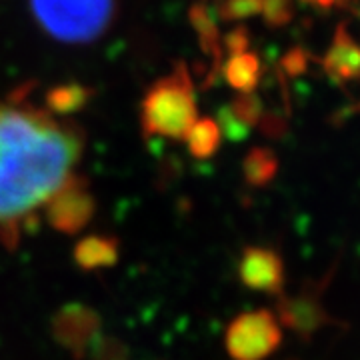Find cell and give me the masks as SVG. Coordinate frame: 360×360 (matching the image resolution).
<instances>
[{
    "instance_id": "cell-15",
    "label": "cell",
    "mask_w": 360,
    "mask_h": 360,
    "mask_svg": "<svg viewBox=\"0 0 360 360\" xmlns=\"http://www.w3.org/2000/svg\"><path fill=\"white\" fill-rule=\"evenodd\" d=\"M264 14L270 25L283 26L292 18L290 0H264Z\"/></svg>"
},
{
    "instance_id": "cell-13",
    "label": "cell",
    "mask_w": 360,
    "mask_h": 360,
    "mask_svg": "<svg viewBox=\"0 0 360 360\" xmlns=\"http://www.w3.org/2000/svg\"><path fill=\"white\" fill-rule=\"evenodd\" d=\"M258 78V63L255 56L246 54L231 63V80L240 89H252Z\"/></svg>"
},
{
    "instance_id": "cell-17",
    "label": "cell",
    "mask_w": 360,
    "mask_h": 360,
    "mask_svg": "<svg viewBox=\"0 0 360 360\" xmlns=\"http://www.w3.org/2000/svg\"><path fill=\"white\" fill-rule=\"evenodd\" d=\"M312 2H316V4H319V6H322V8H330L336 0H312Z\"/></svg>"
},
{
    "instance_id": "cell-9",
    "label": "cell",
    "mask_w": 360,
    "mask_h": 360,
    "mask_svg": "<svg viewBox=\"0 0 360 360\" xmlns=\"http://www.w3.org/2000/svg\"><path fill=\"white\" fill-rule=\"evenodd\" d=\"M324 68L336 82L360 78V44L350 37L347 26H338L330 51L324 56Z\"/></svg>"
},
{
    "instance_id": "cell-5",
    "label": "cell",
    "mask_w": 360,
    "mask_h": 360,
    "mask_svg": "<svg viewBox=\"0 0 360 360\" xmlns=\"http://www.w3.org/2000/svg\"><path fill=\"white\" fill-rule=\"evenodd\" d=\"M94 196L90 194V186L82 174H78L66 184L60 193L51 198V202L44 206V217L54 231L63 234H77L86 229L94 217Z\"/></svg>"
},
{
    "instance_id": "cell-2",
    "label": "cell",
    "mask_w": 360,
    "mask_h": 360,
    "mask_svg": "<svg viewBox=\"0 0 360 360\" xmlns=\"http://www.w3.org/2000/svg\"><path fill=\"white\" fill-rule=\"evenodd\" d=\"M30 8L52 39L92 42L112 22L116 0H30Z\"/></svg>"
},
{
    "instance_id": "cell-18",
    "label": "cell",
    "mask_w": 360,
    "mask_h": 360,
    "mask_svg": "<svg viewBox=\"0 0 360 360\" xmlns=\"http://www.w3.org/2000/svg\"><path fill=\"white\" fill-rule=\"evenodd\" d=\"M302 2H312V0H302Z\"/></svg>"
},
{
    "instance_id": "cell-12",
    "label": "cell",
    "mask_w": 360,
    "mask_h": 360,
    "mask_svg": "<svg viewBox=\"0 0 360 360\" xmlns=\"http://www.w3.org/2000/svg\"><path fill=\"white\" fill-rule=\"evenodd\" d=\"M219 146V130L210 122H202L200 127H194L191 132V150L194 156H210Z\"/></svg>"
},
{
    "instance_id": "cell-14",
    "label": "cell",
    "mask_w": 360,
    "mask_h": 360,
    "mask_svg": "<svg viewBox=\"0 0 360 360\" xmlns=\"http://www.w3.org/2000/svg\"><path fill=\"white\" fill-rule=\"evenodd\" d=\"M90 360H129V348L112 336L96 338L90 347Z\"/></svg>"
},
{
    "instance_id": "cell-6",
    "label": "cell",
    "mask_w": 360,
    "mask_h": 360,
    "mask_svg": "<svg viewBox=\"0 0 360 360\" xmlns=\"http://www.w3.org/2000/svg\"><path fill=\"white\" fill-rule=\"evenodd\" d=\"M101 319L89 307L68 304L60 309L52 319V333L56 342L66 348L75 359H82L98 338Z\"/></svg>"
},
{
    "instance_id": "cell-7",
    "label": "cell",
    "mask_w": 360,
    "mask_h": 360,
    "mask_svg": "<svg viewBox=\"0 0 360 360\" xmlns=\"http://www.w3.org/2000/svg\"><path fill=\"white\" fill-rule=\"evenodd\" d=\"M238 276L245 286L281 296L284 288V262L281 255L264 246H246L238 262Z\"/></svg>"
},
{
    "instance_id": "cell-10",
    "label": "cell",
    "mask_w": 360,
    "mask_h": 360,
    "mask_svg": "<svg viewBox=\"0 0 360 360\" xmlns=\"http://www.w3.org/2000/svg\"><path fill=\"white\" fill-rule=\"evenodd\" d=\"M120 255V246L115 236H104V234H90L78 240L75 246V262L78 269L82 270H101L108 269L116 264Z\"/></svg>"
},
{
    "instance_id": "cell-3",
    "label": "cell",
    "mask_w": 360,
    "mask_h": 360,
    "mask_svg": "<svg viewBox=\"0 0 360 360\" xmlns=\"http://www.w3.org/2000/svg\"><path fill=\"white\" fill-rule=\"evenodd\" d=\"M283 326L270 310L243 312L231 322L224 347L232 360H266L281 347Z\"/></svg>"
},
{
    "instance_id": "cell-4",
    "label": "cell",
    "mask_w": 360,
    "mask_h": 360,
    "mask_svg": "<svg viewBox=\"0 0 360 360\" xmlns=\"http://www.w3.org/2000/svg\"><path fill=\"white\" fill-rule=\"evenodd\" d=\"M146 130L160 136H184L194 124V104L182 82L168 80L150 92L144 106Z\"/></svg>"
},
{
    "instance_id": "cell-1",
    "label": "cell",
    "mask_w": 360,
    "mask_h": 360,
    "mask_svg": "<svg viewBox=\"0 0 360 360\" xmlns=\"http://www.w3.org/2000/svg\"><path fill=\"white\" fill-rule=\"evenodd\" d=\"M84 155V132L58 104L14 92L0 98V243L20 232L70 180Z\"/></svg>"
},
{
    "instance_id": "cell-19",
    "label": "cell",
    "mask_w": 360,
    "mask_h": 360,
    "mask_svg": "<svg viewBox=\"0 0 360 360\" xmlns=\"http://www.w3.org/2000/svg\"><path fill=\"white\" fill-rule=\"evenodd\" d=\"M359 14H360V13H359Z\"/></svg>"
},
{
    "instance_id": "cell-16",
    "label": "cell",
    "mask_w": 360,
    "mask_h": 360,
    "mask_svg": "<svg viewBox=\"0 0 360 360\" xmlns=\"http://www.w3.org/2000/svg\"><path fill=\"white\" fill-rule=\"evenodd\" d=\"M307 65H309V54L304 51H300V49L290 51L286 54V58H284V66H286V70H288L290 75H300V72H304V70H307Z\"/></svg>"
},
{
    "instance_id": "cell-8",
    "label": "cell",
    "mask_w": 360,
    "mask_h": 360,
    "mask_svg": "<svg viewBox=\"0 0 360 360\" xmlns=\"http://www.w3.org/2000/svg\"><path fill=\"white\" fill-rule=\"evenodd\" d=\"M278 316L284 326L292 328L304 338L312 336L321 326L330 321L321 304V296L304 288L298 296H281L278 298Z\"/></svg>"
},
{
    "instance_id": "cell-11",
    "label": "cell",
    "mask_w": 360,
    "mask_h": 360,
    "mask_svg": "<svg viewBox=\"0 0 360 360\" xmlns=\"http://www.w3.org/2000/svg\"><path fill=\"white\" fill-rule=\"evenodd\" d=\"M276 167H278V162H276L274 156L270 155V150L257 148L246 158L245 174L250 184L262 186L276 174Z\"/></svg>"
}]
</instances>
